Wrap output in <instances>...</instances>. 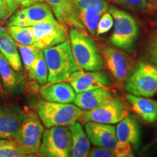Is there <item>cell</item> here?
Here are the masks:
<instances>
[{"label":"cell","instance_id":"6da1fadb","mask_svg":"<svg viewBox=\"0 0 157 157\" xmlns=\"http://www.w3.org/2000/svg\"><path fill=\"white\" fill-rule=\"evenodd\" d=\"M69 41L74 58L82 70L95 71L103 69L105 63L101 49L87 31L72 28L70 31Z\"/></svg>","mask_w":157,"mask_h":157},{"label":"cell","instance_id":"7a4b0ae2","mask_svg":"<svg viewBox=\"0 0 157 157\" xmlns=\"http://www.w3.org/2000/svg\"><path fill=\"white\" fill-rule=\"evenodd\" d=\"M48 69L49 83L67 82L70 76L82 70L74 58L70 41L43 50Z\"/></svg>","mask_w":157,"mask_h":157},{"label":"cell","instance_id":"3957f363","mask_svg":"<svg viewBox=\"0 0 157 157\" xmlns=\"http://www.w3.org/2000/svg\"><path fill=\"white\" fill-rule=\"evenodd\" d=\"M36 113L46 128L69 127L80 119L83 110L75 104L60 103L50 101L39 103Z\"/></svg>","mask_w":157,"mask_h":157},{"label":"cell","instance_id":"277c9868","mask_svg":"<svg viewBox=\"0 0 157 157\" xmlns=\"http://www.w3.org/2000/svg\"><path fill=\"white\" fill-rule=\"evenodd\" d=\"M113 19V30L110 41L115 48L131 52L139 36V26L132 15L111 6L109 10Z\"/></svg>","mask_w":157,"mask_h":157},{"label":"cell","instance_id":"5b68a950","mask_svg":"<svg viewBox=\"0 0 157 157\" xmlns=\"http://www.w3.org/2000/svg\"><path fill=\"white\" fill-rule=\"evenodd\" d=\"M24 117L13 140L25 154H37L44 129L36 112L24 108Z\"/></svg>","mask_w":157,"mask_h":157},{"label":"cell","instance_id":"8992f818","mask_svg":"<svg viewBox=\"0 0 157 157\" xmlns=\"http://www.w3.org/2000/svg\"><path fill=\"white\" fill-rule=\"evenodd\" d=\"M124 88L132 95L151 98L157 93V66L140 62L125 81Z\"/></svg>","mask_w":157,"mask_h":157},{"label":"cell","instance_id":"52a82bcc","mask_svg":"<svg viewBox=\"0 0 157 157\" xmlns=\"http://www.w3.org/2000/svg\"><path fill=\"white\" fill-rule=\"evenodd\" d=\"M72 134L69 127H54L44 132L37 155L40 157H71Z\"/></svg>","mask_w":157,"mask_h":157},{"label":"cell","instance_id":"ba28073f","mask_svg":"<svg viewBox=\"0 0 157 157\" xmlns=\"http://www.w3.org/2000/svg\"><path fill=\"white\" fill-rule=\"evenodd\" d=\"M128 115L129 109L125 102L115 97L96 109L84 111L80 121L83 123L94 121L113 124L119 123Z\"/></svg>","mask_w":157,"mask_h":157},{"label":"cell","instance_id":"9c48e42d","mask_svg":"<svg viewBox=\"0 0 157 157\" xmlns=\"http://www.w3.org/2000/svg\"><path fill=\"white\" fill-rule=\"evenodd\" d=\"M35 46L44 50L52 48L68 40V35L66 27L58 20L43 21L32 25Z\"/></svg>","mask_w":157,"mask_h":157},{"label":"cell","instance_id":"30bf717a","mask_svg":"<svg viewBox=\"0 0 157 157\" xmlns=\"http://www.w3.org/2000/svg\"><path fill=\"white\" fill-rule=\"evenodd\" d=\"M105 66L116 81L123 83L132 69L130 58L126 52L119 48L103 46L101 48Z\"/></svg>","mask_w":157,"mask_h":157},{"label":"cell","instance_id":"8fae6325","mask_svg":"<svg viewBox=\"0 0 157 157\" xmlns=\"http://www.w3.org/2000/svg\"><path fill=\"white\" fill-rule=\"evenodd\" d=\"M67 82H69L76 93L101 87H107L112 84L111 76L103 71H78L71 74Z\"/></svg>","mask_w":157,"mask_h":157},{"label":"cell","instance_id":"7c38bea8","mask_svg":"<svg viewBox=\"0 0 157 157\" xmlns=\"http://www.w3.org/2000/svg\"><path fill=\"white\" fill-rule=\"evenodd\" d=\"M24 109L16 104L0 105V139L13 140L24 117Z\"/></svg>","mask_w":157,"mask_h":157},{"label":"cell","instance_id":"4fadbf2b","mask_svg":"<svg viewBox=\"0 0 157 157\" xmlns=\"http://www.w3.org/2000/svg\"><path fill=\"white\" fill-rule=\"evenodd\" d=\"M88 138L95 146L114 150L118 143L116 127L111 124L87 121L84 123Z\"/></svg>","mask_w":157,"mask_h":157},{"label":"cell","instance_id":"5bb4252c","mask_svg":"<svg viewBox=\"0 0 157 157\" xmlns=\"http://www.w3.org/2000/svg\"><path fill=\"white\" fill-rule=\"evenodd\" d=\"M44 2L50 5L55 17L63 25L86 31L74 0H44Z\"/></svg>","mask_w":157,"mask_h":157},{"label":"cell","instance_id":"9a60e30c","mask_svg":"<svg viewBox=\"0 0 157 157\" xmlns=\"http://www.w3.org/2000/svg\"><path fill=\"white\" fill-rule=\"evenodd\" d=\"M0 78L6 91L12 96H18L25 90V79L23 74L13 69L0 52Z\"/></svg>","mask_w":157,"mask_h":157},{"label":"cell","instance_id":"2e32d148","mask_svg":"<svg viewBox=\"0 0 157 157\" xmlns=\"http://www.w3.org/2000/svg\"><path fill=\"white\" fill-rule=\"evenodd\" d=\"M118 141L129 143L135 151L140 148L142 143L141 128L137 119L132 114H129L118 123L116 127Z\"/></svg>","mask_w":157,"mask_h":157},{"label":"cell","instance_id":"e0dca14e","mask_svg":"<svg viewBox=\"0 0 157 157\" xmlns=\"http://www.w3.org/2000/svg\"><path fill=\"white\" fill-rule=\"evenodd\" d=\"M40 95L46 101L60 103H71L76 93L70 84L66 82L47 83L40 88Z\"/></svg>","mask_w":157,"mask_h":157},{"label":"cell","instance_id":"ac0fdd59","mask_svg":"<svg viewBox=\"0 0 157 157\" xmlns=\"http://www.w3.org/2000/svg\"><path fill=\"white\" fill-rule=\"evenodd\" d=\"M115 98L112 91L107 87H101L76 93L74 104L83 111H89L101 106Z\"/></svg>","mask_w":157,"mask_h":157},{"label":"cell","instance_id":"d6986e66","mask_svg":"<svg viewBox=\"0 0 157 157\" xmlns=\"http://www.w3.org/2000/svg\"><path fill=\"white\" fill-rule=\"evenodd\" d=\"M131 109L144 122H157V101L149 98L140 97L132 94L125 96Z\"/></svg>","mask_w":157,"mask_h":157},{"label":"cell","instance_id":"ffe728a7","mask_svg":"<svg viewBox=\"0 0 157 157\" xmlns=\"http://www.w3.org/2000/svg\"><path fill=\"white\" fill-rule=\"evenodd\" d=\"M0 52L13 69L17 72L22 71V63L16 43L2 26H0Z\"/></svg>","mask_w":157,"mask_h":157},{"label":"cell","instance_id":"44dd1931","mask_svg":"<svg viewBox=\"0 0 157 157\" xmlns=\"http://www.w3.org/2000/svg\"><path fill=\"white\" fill-rule=\"evenodd\" d=\"M72 134V148L71 157H88L90 141L81 123L76 121L69 126Z\"/></svg>","mask_w":157,"mask_h":157},{"label":"cell","instance_id":"7402d4cb","mask_svg":"<svg viewBox=\"0 0 157 157\" xmlns=\"http://www.w3.org/2000/svg\"><path fill=\"white\" fill-rule=\"evenodd\" d=\"M28 26H32L36 23L56 20L50 5L46 2H38L22 9Z\"/></svg>","mask_w":157,"mask_h":157},{"label":"cell","instance_id":"603a6c76","mask_svg":"<svg viewBox=\"0 0 157 157\" xmlns=\"http://www.w3.org/2000/svg\"><path fill=\"white\" fill-rule=\"evenodd\" d=\"M6 30L16 44L35 45L36 41L31 26L21 27L7 25Z\"/></svg>","mask_w":157,"mask_h":157},{"label":"cell","instance_id":"cb8c5ba5","mask_svg":"<svg viewBox=\"0 0 157 157\" xmlns=\"http://www.w3.org/2000/svg\"><path fill=\"white\" fill-rule=\"evenodd\" d=\"M30 79L35 80L39 84L44 85L48 82V69L45 60L43 50H39L38 56L35 60L31 71L28 74Z\"/></svg>","mask_w":157,"mask_h":157},{"label":"cell","instance_id":"d4e9b609","mask_svg":"<svg viewBox=\"0 0 157 157\" xmlns=\"http://www.w3.org/2000/svg\"><path fill=\"white\" fill-rule=\"evenodd\" d=\"M78 13L86 31H88L90 34L95 36L97 32L98 23L103 14L95 7H88L79 11Z\"/></svg>","mask_w":157,"mask_h":157},{"label":"cell","instance_id":"484cf974","mask_svg":"<svg viewBox=\"0 0 157 157\" xmlns=\"http://www.w3.org/2000/svg\"><path fill=\"white\" fill-rule=\"evenodd\" d=\"M21 58L22 59L23 66L27 73L31 71V68L38 56L40 48L35 45H21L17 44Z\"/></svg>","mask_w":157,"mask_h":157},{"label":"cell","instance_id":"4316f807","mask_svg":"<svg viewBox=\"0 0 157 157\" xmlns=\"http://www.w3.org/2000/svg\"><path fill=\"white\" fill-rule=\"evenodd\" d=\"M74 3L78 13L88 7H95L103 14L108 12L109 7L106 0H74Z\"/></svg>","mask_w":157,"mask_h":157},{"label":"cell","instance_id":"83f0119b","mask_svg":"<svg viewBox=\"0 0 157 157\" xmlns=\"http://www.w3.org/2000/svg\"><path fill=\"white\" fill-rule=\"evenodd\" d=\"M119 5L125 8L136 11H144L152 8V6L147 0H114Z\"/></svg>","mask_w":157,"mask_h":157},{"label":"cell","instance_id":"f1b7e54d","mask_svg":"<svg viewBox=\"0 0 157 157\" xmlns=\"http://www.w3.org/2000/svg\"><path fill=\"white\" fill-rule=\"evenodd\" d=\"M25 155L12 140L7 144L0 146V157H24Z\"/></svg>","mask_w":157,"mask_h":157},{"label":"cell","instance_id":"f546056e","mask_svg":"<svg viewBox=\"0 0 157 157\" xmlns=\"http://www.w3.org/2000/svg\"><path fill=\"white\" fill-rule=\"evenodd\" d=\"M113 26V19L109 12L104 13L100 19L97 28V35L104 34L112 29Z\"/></svg>","mask_w":157,"mask_h":157},{"label":"cell","instance_id":"4dcf8cb0","mask_svg":"<svg viewBox=\"0 0 157 157\" xmlns=\"http://www.w3.org/2000/svg\"><path fill=\"white\" fill-rule=\"evenodd\" d=\"M147 58L153 64L157 66V36L149 41L146 48Z\"/></svg>","mask_w":157,"mask_h":157},{"label":"cell","instance_id":"1f68e13d","mask_svg":"<svg viewBox=\"0 0 157 157\" xmlns=\"http://www.w3.org/2000/svg\"><path fill=\"white\" fill-rule=\"evenodd\" d=\"M88 157H114V150L96 146L90 148Z\"/></svg>","mask_w":157,"mask_h":157},{"label":"cell","instance_id":"d6a6232c","mask_svg":"<svg viewBox=\"0 0 157 157\" xmlns=\"http://www.w3.org/2000/svg\"><path fill=\"white\" fill-rule=\"evenodd\" d=\"M131 151H132V148L129 143L118 141L114 148V156H120V155L128 154Z\"/></svg>","mask_w":157,"mask_h":157},{"label":"cell","instance_id":"836d02e7","mask_svg":"<svg viewBox=\"0 0 157 157\" xmlns=\"http://www.w3.org/2000/svg\"><path fill=\"white\" fill-rule=\"evenodd\" d=\"M6 17H10L8 6L5 0H0V23L5 20Z\"/></svg>","mask_w":157,"mask_h":157},{"label":"cell","instance_id":"e575fe53","mask_svg":"<svg viewBox=\"0 0 157 157\" xmlns=\"http://www.w3.org/2000/svg\"><path fill=\"white\" fill-rule=\"evenodd\" d=\"M152 147L151 144L147 145L144 148H143L136 155H135V157H152L153 151Z\"/></svg>","mask_w":157,"mask_h":157},{"label":"cell","instance_id":"d590c367","mask_svg":"<svg viewBox=\"0 0 157 157\" xmlns=\"http://www.w3.org/2000/svg\"><path fill=\"white\" fill-rule=\"evenodd\" d=\"M17 7H22L23 8L34 5L38 2H42L44 0H15Z\"/></svg>","mask_w":157,"mask_h":157},{"label":"cell","instance_id":"8d00e7d4","mask_svg":"<svg viewBox=\"0 0 157 157\" xmlns=\"http://www.w3.org/2000/svg\"><path fill=\"white\" fill-rule=\"evenodd\" d=\"M6 2H7V5L8 6V9L10 12V16L13 14L14 12L16 10L17 5L16 4V2L15 0H5Z\"/></svg>","mask_w":157,"mask_h":157},{"label":"cell","instance_id":"74e56055","mask_svg":"<svg viewBox=\"0 0 157 157\" xmlns=\"http://www.w3.org/2000/svg\"><path fill=\"white\" fill-rule=\"evenodd\" d=\"M151 146H153L157 145V127H156V130H155L154 139H153V140H152L151 143Z\"/></svg>","mask_w":157,"mask_h":157},{"label":"cell","instance_id":"f35d334b","mask_svg":"<svg viewBox=\"0 0 157 157\" xmlns=\"http://www.w3.org/2000/svg\"><path fill=\"white\" fill-rule=\"evenodd\" d=\"M114 157H135V154L133 151H131L128 153V154L120 155V156H114Z\"/></svg>","mask_w":157,"mask_h":157},{"label":"cell","instance_id":"ab89813d","mask_svg":"<svg viewBox=\"0 0 157 157\" xmlns=\"http://www.w3.org/2000/svg\"><path fill=\"white\" fill-rule=\"evenodd\" d=\"M152 6V8L157 9V0H147Z\"/></svg>","mask_w":157,"mask_h":157},{"label":"cell","instance_id":"60d3db41","mask_svg":"<svg viewBox=\"0 0 157 157\" xmlns=\"http://www.w3.org/2000/svg\"><path fill=\"white\" fill-rule=\"evenodd\" d=\"M11 140H5V139H0V146L7 144L10 142Z\"/></svg>","mask_w":157,"mask_h":157},{"label":"cell","instance_id":"b9f144b4","mask_svg":"<svg viewBox=\"0 0 157 157\" xmlns=\"http://www.w3.org/2000/svg\"><path fill=\"white\" fill-rule=\"evenodd\" d=\"M24 157H40L38 155H35V154H26Z\"/></svg>","mask_w":157,"mask_h":157}]
</instances>
